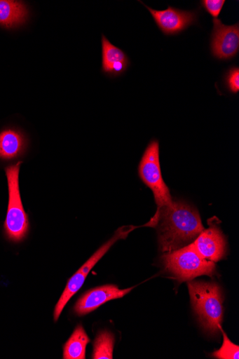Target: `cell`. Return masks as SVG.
<instances>
[{"label": "cell", "instance_id": "cell-17", "mask_svg": "<svg viewBox=\"0 0 239 359\" xmlns=\"http://www.w3.org/2000/svg\"><path fill=\"white\" fill-rule=\"evenodd\" d=\"M225 0H202L200 4L203 8L214 19H217L225 4Z\"/></svg>", "mask_w": 239, "mask_h": 359}, {"label": "cell", "instance_id": "cell-2", "mask_svg": "<svg viewBox=\"0 0 239 359\" xmlns=\"http://www.w3.org/2000/svg\"><path fill=\"white\" fill-rule=\"evenodd\" d=\"M192 306L203 330L210 334L220 332L223 320V297L219 286L214 283L189 282Z\"/></svg>", "mask_w": 239, "mask_h": 359}, {"label": "cell", "instance_id": "cell-15", "mask_svg": "<svg viewBox=\"0 0 239 359\" xmlns=\"http://www.w3.org/2000/svg\"><path fill=\"white\" fill-rule=\"evenodd\" d=\"M115 344L114 335L108 331L100 332L93 344V359H112Z\"/></svg>", "mask_w": 239, "mask_h": 359}, {"label": "cell", "instance_id": "cell-7", "mask_svg": "<svg viewBox=\"0 0 239 359\" xmlns=\"http://www.w3.org/2000/svg\"><path fill=\"white\" fill-rule=\"evenodd\" d=\"M211 49L212 55L219 60H230L239 50V24L226 25L219 18L213 20Z\"/></svg>", "mask_w": 239, "mask_h": 359}, {"label": "cell", "instance_id": "cell-9", "mask_svg": "<svg viewBox=\"0 0 239 359\" xmlns=\"http://www.w3.org/2000/svg\"><path fill=\"white\" fill-rule=\"evenodd\" d=\"M132 289H120L115 285H107L90 290L76 303L75 313L79 316L87 315L107 302L123 298Z\"/></svg>", "mask_w": 239, "mask_h": 359}, {"label": "cell", "instance_id": "cell-13", "mask_svg": "<svg viewBox=\"0 0 239 359\" xmlns=\"http://www.w3.org/2000/svg\"><path fill=\"white\" fill-rule=\"evenodd\" d=\"M24 135L15 129H6L0 133V159L13 160L22 156L26 148Z\"/></svg>", "mask_w": 239, "mask_h": 359}, {"label": "cell", "instance_id": "cell-4", "mask_svg": "<svg viewBox=\"0 0 239 359\" xmlns=\"http://www.w3.org/2000/svg\"><path fill=\"white\" fill-rule=\"evenodd\" d=\"M162 259L165 269L180 281L191 280L204 275L212 276L215 273L214 263L201 257L192 243L167 252Z\"/></svg>", "mask_w": 239, "mask_h": 359}, {"label": "cell", "instance_id": "cell-11", "mask_svg": "<svg viewBox=\"0 0 239 359\" xmlns=\"http://www.w3.org/2000/svg\"><path fill=\"white\" fill-rule=\"evenodd\" d=\"M102 71L111 76L123 74L129 65L127 55L119 48L114 46L104 36H102Z\"/></svg>", "mask_w": 239, "mask_h": 359}, {"label": "cell", "instance_id": "cell-5", "mask_svg": "<svg viewBox=\"0 0 239 359\" xmlns=\"http://www.w3.org/2000/svg\"><path fill=\"white\" fill-rule=\"evenodd\" d=\"M138 227L139 226L129 225L118 228L114 236L104 245H102L73 277L68 280L65 289L54 311L55 321H57L66 304L83 286L88 273L96 264H97L98 261L107 254L116 242L120 240L126 239L130 233L137 229Z\"/></svg>", "mask_w": 239, "mask_h": 359}, {"label": "cell", "instance_id": "cell-6", "mask_svg": "<svg viewBox=\"0 0 239 359\" xmlns=\"http://www.w3.org/2000/svg\"><path fill=\"white\" fill-rule=\"evenodd\" d=\"M159 153L158 141H151L142 156L139 167V176L143 182L152 190L158 210L173 203L169 189L162 177Z\"/></svg>", "mask_w": 239, "mask_h": 359}, {"label": "cell", "instance_id": "cell-14", "mask_svg": "<svg viewBox=\"0 0 239 359\" xmlns=\"http://www.w3.org/2000/svg\"><path fill=\"white\" fill-rule=\"evenodd\" d=\"M90 341L82 325H78L63 347L64 359H85L86 346Z\"/></svg>", "mask_w": 239, "mask_h": 359}, {"label": "cell", "instance_id": "cell-18", "mask_svg": "<svg viewBox=\"0 0 239 359\" xmlns=\"http://www.w3.org/2000/svg\"><path fill=\"white\" fill-rule=\"evenodd\" d=\"M225 84L228 90L233 93H238L239 91V69L238 67L231 68L225 76Z\"/></svg>", "mask_w": 239, "mask_h": 359}, {"label": "cell", "instance_id": "cell-16", "mask_svg": "<svg viewBox=\"0 0 239 359\" xmlns=\"http://www.w3.org/2000/svg\"><path fill=\"white\" fill-rule=\"evenodd\" d=\"M224 337V342L221 348L213 353V356L219 359H238L239 347L233 344L227 337L225 332L220 328Z\"/></svg>", "mask_w": 239, "mask_h": 359}, {"label": "cell", "instance_id": "cell-10", "mask_svg": "<svg viewBox=\"0 0 239 359\" xmlns=\"http://www.w3.org/2000/svg\"><path fill=\"white\" fill-rule=\"evenodd\" d=\"M194 248L204 259L218 262L224 258L226 251L225 238L216 225L204 230L192 243Z\"/></svg>", "mask_w": 239, "mask_h": 359}, {"label": "cell", "instance_id": "cell-1", "mask_svg": "<svg viewBox=\"0 0 239 359\" xmlns=\"http://www.w3.org/2000/svg\"><path fill=\"white\" fill-rule=\"evenodd\" d=\"M160 249L170 252L192 243L204 231L196 209L183 202H175L158 210Z\"/></svg>", "mask_w": 239, "mask_h": 359}, {"label": "cell", "instance_id": "cell-8", "mask_svg": "<svg viewBox=\"0 0 239 359\" xmlns=\"http://www.w3.org/2000/svg\"><path fill=\"white\" fill-rule=\"evenodd\" d=\"M151 13L155 22L165 36L181 34L198 21V13L169 6L165 11H155L141 2Z\"/></svg>", "mask_w": 239, "mask_h": 359}, {"label": "cell", "instance_id": "cell-12", "mask_svg": "<svg viewBox=\"0 0 239 359\" xmlns=\"http://www.w3.org/2000/svg\"><path fill=\"white\" fill-rule=\"evenodd\" d=\"M28 18L29 11L23 2L0 0V26L15 28L24 25Z\"/></svg>", "mask_w": 239, "mask_h": 359}, {"label": "cell", "instance_id": "cell-3", "mask_svg": "<svg viewBox=\"0 0 239 359\" xmlns=\"http://www.w3.org/2000/svg\"><path fill=\"white\" fill-rule=\"evenodd\" d=\"M22 161L6 168L8 180L9 201L4 231L8 240L20 243L27 237L29 230V222L25 212L20 191L19 175Z\"/></svg>", "mask_w": 239, "mask_h": 359}]
</instances>
